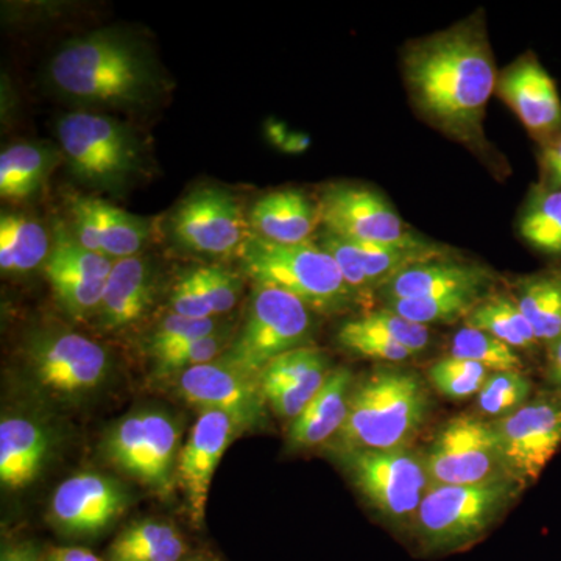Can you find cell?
Wrapping results in <instances>:
<instances>
[{
	"label": "cell",
	"mask_w": 561,
	"mask_h": 561,
	"mask_svg": "<svg viewBox=\"0 0 561 561\" xmlns=\"http://www.w3.org/2000/svg\"><path fill=\"white\" fill-rule=\"evenodd\" d=\"M404 76L424 119L461 144L483 146V117L497 77L481 22L413 44L404 55Z\"/></svg>",
	"instance_id": "cell-1"
},
{
	"label": "cell",
	"mask_w": 561,
	"mask_h": 561,
	"mask_svg": "<svg viewBox=\"0 0 561 561\" xmlns=\"http://www.w3.org/2000/svg\"><path fill=\"white\" fill-rule=\"evenodd\" d=\"M49 77L66 98L114 108L146 105L158 84L142 47L110 31L69 41L51 58Z\"/></svg>",
	"instance_id": "cell-2"
},
{
	"label": "cell",
	"mask_w": 561,
	"mask_h": 561,
	"mask_svg": "<svg viewBox=\"0 0 561 561\" xmlns=\"http://www.w3.org/2000/svg\"><path fill=\"white\" fill-rule=\"evenodd\" d=\"M430 409V391L416 373L389 364L376 367L354 382L335 449L408 448Z\"/></svg>",
	"instance_id": "cell-3"
},
{
	"label": "cell",
	"mask_w": 561,
	"mask_h": 561,
	"mask_svg": "<svg viewBox=\"0 0 561 561\" xmlns=\"http://www.w3.org/2000/svg\"><path fill=\"white\" fill-rule=\"evenodd\" d=\"M524 485L515 479L479 485L431 486L411 534L424 556H448L471 548L512 507Z\"/></svg>",
	"instance_id": "cell-4"
},
{
	"label": "cell",
	"mask_w": 561,
	"mask_h": 561,
	"mask_svg": "<svg viewBox=\"0 0 561 561\" xmlns=\"http://www.w3.org/2000/svg\"><path fill=\"white\" fill-rule=\"evenodd\" d=\"M238 256L243 273L256 286L289 291L313 312L342 313L362 302L337 262L316 243L283 245L249 234Z\"/></svg>",
	"instance_id": "cell-5"
},
{
	"label": "cell",
	"mask_w": 561,
	"mask_h": 561,
	"mask_svg": "<svg viewBox=\"0 0 561 561\" xmlns=\"http://www.w3.org/2000/svg\"><path fill=\"white\" fill-rule=\"evenodd\" d=\"M334 456L383 523L393 529L412 530L431 489L424 456L409 448L335 449Z\"/></svg>",
	"instance_id": "cell-6"
},
{
	"label": "cell",
	"mask_w": 561,
	"mask_h": 561,
	"mask_svg": "<svg viewBox=\"0 0 561 561\" xmlns=\"http://www.w3.org/2000/svg\"><path fill=\"white\" fill-rule=\"evenodd\" d=\"M179 421L161 409H139L110 427L102 442L103 457L140 485L171 496L180 456Z\"/></svg>",
	"instance_id": "cell-7"
},
{
	"label": "cell",
	"mask_w": 561,
	"mask_h": 561,
	"mask_svg": "<svg viewBox=\"0 0 561 561\" xmlns=\"http://www.w3.org/2000/svg\"><path fill=\"white\" fill-rule=\"evenodd\" d=\"M311 312L289 291L271 286L254 287L242 331L220 359L260 379L261 373L276 357L309 346Z\"/></svg>",
	"instance_id": "cell-8"
},
{
	"label": "cell",
	"mask_w": 561,
	"mask_h": 561,
	"mask_svg": "<svg viewBox=\"0 0 561 561\" xmlns=\"http://www.w3.org/2000/svg\"><path fill=\"white\" fill-rule=\"evenodd\" d=\"M58 138L70 171L88 186L119 190L139 169L138 139L127 125L105 114H65Z\"/></svg>",
	"instance_id": "cell-9"
},
{
	"label": "cell",
	"mask_w": 561,
	"mask_h": 561,
	"mask_svg": "<svg viewBox=\"0 0 561 561\" xmlns=\"http://www.w3.org/2000/svg\"><path fill=\"white\" fill-rule=\"evenodd\" d=\"M33 382L54 400H83L105 386L111 373L108 351L101 343L68 330H43L25 343Z\"/></svg>",
	"instance_id": "cell-10"
},
{
	"label": "cell",
	"mask_w": 561,
	"mask_h": 561,
	"mask_svg": "<svg viewBox=\"0 0 561 561\" xmlns=\"http://www.w3.org/2000/svg\"><path fill=\"white\" fill-rule=\"evenodd\" d=\"M423 456L431 486L513 479L502 459L493 424L471 413H461L443 424Z\"/></svg>",
	"instance_id": "cell-11"
},
{
	"label": "cell",
	"mask_w": 561,
	"mask_h": 561,
	"mask_svg": "<svg viewBox=\"0 0 561 561\" xmlns=\"http://www.w3.org/2000/svg\"><path fill=\"white\" fill-rule=\"evenodd\" d=\"M491 424L512 478L529 485L560 449L561 394L530 400Z\"/></svg>",
	"instance_id": "cell-12"
},
{
	"label": "cell",
	"mask_w": 561,
	"mask_h": 561,
	"mask_svg": "<svg viewBox=\"0 0 561 561\" xmlns=\"http://www.w3.org/2000/svg\"><path fill=\"white\" fill-rule=\"evenodd\" d=\"M319 219L324 230L351 242L415 241L400 214L378 192L357 184H334L321 194Z\"/></svg>",
	"instance_id": "cell-13"
},
{
	"label": "cell",
	"mask_w": 561,
	"mask_h": 561,
	"mask_svg": "<svg viewBox=\"0 0 561 561\" xmlns=\"http://www.w3.org/2000/svg\"><path fill=\"white\" fill-rule=\"evenodd\" d=\"M171 231L183 249L214 256L238 254L249 238L241 205L220 187L191 192L173 213Z\"/></svg>",
	"instance_id": "cell-14"
},
{
	"label": "cell",
	"mask_w": 561,
	"mask_h": 561,
	"mask_svg": "<svg viewBox=\"0 0 561 561\" xmlns=\"http://www.w3.org/2000/svg\"><path fill=\"white\" fill-rule=\"evenodd\" d=\"M176 391L201 411L227 413L241 431L253 430L265 420L267 401L260 379L251 378L220 357L176 376Z\"/></svg>",
	"instance_id": "cell-15"
},
{
	"label": "cell",
	"mask_w": 561,
	"mask_h": 561,
	"mask_svg": "<svg viewBox=\"0 0 561 561\" xmlns=\"http://www.w3.org/2000/svg\"><path fill=\"white\" fill-rule=\"evenodd\" d=\"M128 508V493L119 482L98 472L66 479L50 501V519L70 538H94L108 530Z\"/></svg>",
	"instance_id": "cell-16"
},
{
	"label": "cell",
	"mask_w": 561,
	"mask_h": 561,
	"mask_svg": "<svg viewBox=\"0 0 561 561\" xmlns=\"http://www.w3.org/2000/svg\"><path fill=\"white\" fill-rule=\"evenodd\" d=\"M238 432L241 430L227 413L202 411L181 446L176 485L183 491L190 522L197 529L205 523L214 472Z\"/></svg>",
	"instance_id": "cell-17"
},
{
	"label": "cell",
	"mask_w": 561,
	"mask_h": 561,
	"mask_svg": "<svg viewBox=\"0 0 561 561\" xmlns=\"http://www.w3.org/2000/svg\"><path fill=\"white\" fill-rule=\"evenodd\" d=\"M493 273L474 262L437 256L415 262L397 273L381 289L383 300H413V298L471 295L489 297Z\"/></svg>",
	"instance_id": "cell-18"
},
{
	"label": "cell",
	"mask_w": 561,
	"mask_h": 561,
	"mask_svg": "<svg viewBox=\"0 0 561 561\" xmlns=\"http://www.w3.org/2000/svg\"><path fill=\"white\" fill-rule=\"evenodd\" d=\"M331 371L323 350L302 346L264 368L260 376L262 393L276 415L294 421L319 393Z\"/></svg>",
	"instance_id": "cell-19"
},
{
	"label": "cell",
	"mask_w": 561,
	"mask_h": 561,
	"mask_svg": "<svg viewBox=\"0 0 561 561\" xmlns=\"http://www.w3.org/2000/svg\"><path fill=\"white\" fill-rule=\"evenodd\" d=\"M496 91L531 135L546 138L560 130L559 91L534 55L508 66L497 79Z\"/></svg>",
	"instance_id": "cell-20"
},
{
	"label": "cell",
	"mask_w": 561,
	"mask_h": 561,
	"mask_svg": "<svg viewBox=\"0 0 561 561\" xmlns=\"http://www.w3.org/2000/svg\"><path fill=\"white\" fill-rule=\"evenodd\" d=\"M51 451L49 431L22 415L0 421V482L3 489L32 485L46 467Z\"/></svg>",
	"instance_id": "cell-21"
},
{
	"label": "cell",
	"mask_w": 561,
	"mask_h": 561,
	"mask_svg": "<svg viewBox=\"0 0 561 561\" xmlns=\"http://www.w3.org/2000/svg\"><path fill=\"white\" fill-rule=\"evenodd\" d=\"M154 297V272L146 257L131 256L114 262L105 291H103L99 319L105 330L117 331L138 323Z\"/></svg>",
	"instance_id": "cell-22"
},
{
	"label": "cell",
	"mask_w": 561,
	"mask_h": 561,
	"mask_svg": "<svg viewBox=\"0 0 561 561\" xmlns=\"http://www.w3.org/2000/svg\"><path fill=\"white\" fill-rule=\"evenodd\" d=\"M354 382L356 379L350 368L341 367L330 373L308 408L290 421L287 443L294 451L317 448L337 437L348 416Z\"/></svg>",
	"instance_id": "cell-23"
},
{
	"label": "cell",
	"mask_w": 561,
	"mask_h": 561,
	"mask_svg": "<svg viewBox=\"0 0 561 561\" xmlns=\"http://www.w3.org/2000/svg\"><path fill=\"white\" fill-rule=\"evenodd\" d=\"M319 221V206L313 205L308 195L295 190L264 195L250 213L254 234L283 245L311 242Z\"/></svg>",
	"instance_id": "cell-24"
},
{
	"label": "cell",
	"mask_w": 561,
	"mask_h": 561,
	"mask_svg": "<svg viewBox=\"0 0 561 561\" xmlns=\"http://www.w3.org/2000/svg\"><path fill=\"white\" fill-rule=\"evenodd\" d=\"M192 548L183 534L171 522L140 519L125 527L111 541L105 561H181Z\"/></svg>",
	"instance_id": "cell-25"
},
{
	"label": "cell",
	"mask_w": 561,
	"mask_h": 561,
	"mask_svg": "<svg viewBox=\"0 0 561 561\" xmlns=\"http://www.w3.org/2000/svg\"><path fill=\"white\" fill-rule=\"evenodd\" d=\"M50 239L39 221L21 214L0 217V268L9 275H24L46 264Z\"/></svg>",
	"instance_id": "cell-26"
},
{
	"label": "cell",
	"mask_w": 561,
	"mask_h": 561,
	"mask_svg": "<svg viewBox=\"0 0 561 561\" xmlns=\"http://www.w3.org/2000/svg\"><path fill=\"white\" fill-rule=\"evenodd\" d=\"M465 327L489 332L515 350L534 351L541 343L511 295L497 294L483 298L468 313Z\"/></svg>",
	"instance_id": "cell-27"
},
{
	"label": "cell",
	"mask_w": 561,
	"mask_h": 561,
	"mask_svg": "<svg viewBox=\"0 0 561 561\" xmlns=\"http://www.w3.org/2000/svg\"><path fill=\"white\" fill-rule=\"evenodd\" d=\"M84 202L95 221L102 253L114 261L138 256L149 242V224L99 198L84 197Z\"/></svg>",
	"instance_id": "cell-28"
},
{
	"label": "cell",
	"mask_w": 561,
	"mask_h": 561,
	"mask_svg": "<svg viewBox=\"0 0 561 561\" xmlns=\"http://www.w3.org/2000/svg\"><path fill=\"white\" fill-rule=\"evenodd\" d=\"M516 302L538 341L551 343L561 339V275L541 273L516 284Z\"/></svg>",
	"instance_id": "cell-29"
},
{
	"label": "cell",
	"mask_w": 561,
	"mask_h": 561,
	"mask_svg": "<svg viewBox=\"0 0 561 561\" xmlns=\"http://www.w3.org/2000/svg\"><path fill=\"white\" fill-rule=\"evenodd\" d=\"M54 151L36 144H16L0 154V195L21 202L39 191L54 165Z\"/></svg>",
	"instance_id": "cell-30"
},
{
	"label": "cell",
	"mask_w": 561,
	"mask_h": 561,
	"mask_svg": "<svg viewBox=\"0 0 561 561\" xmlns=\"http://www.w3.org/2000/svg\"><path fill=\"white\" fill-rule=\"evenodd\" d=\"M519 234L531 249L561 256V190L537 192L519 219Z\"/></svg>",
	"instance_id": "cell-31"
},
{
	"label": "cell",
	"mask_w": 561,
	"mask_h": 561,
	"mask_svg": "<svg viewBox=\"0 0 561 561\" xmlns=\"http://www.w3.org/2000/svg\"><path fill=\"white\" fill-rule=\"evenodd\" d=\"M44 273L49 279L55 298L69 316L87 319L99 312L106 280L80 275L50 261L44 264Z\"/></svg>",
	"instance_id": "cell-32"
},
{
	"label": "cell",
	"mask_w": 561,
	"mask_h": 561,
	"mask_svg": "<svg viewBox=\"0 0 561 561\" xmlns=\"http://www.w3.org/2000/svg\"><path fill=\"white\" fill-rule=\"evenodd\" d=\"M451 356L474 362L490 373L523 371L518 351L474 328L463 327L454 334Z\"/></svg>",
	"instance_id": "cell-33"
},
{
	"label": "cell",
	"mask_w": 561,
	"mask_h": 561,
	"mask_svg": "<svg viewBox=\"0 0 561 561\" xmlns=\"http://www.w3.org/2000/svg\"><path fill=\"white\" fill-rule=\"evenodd\" d=\"M483 298L471 295H445V297L413 298V300H387L386 308L400 313L413 323L449 324L457 320L467 319L468 313L478 306Z\"/></svg>",
	"instance_id": "cell-34"
},
{
	"label": "cell",
	"mask_w": 561,
	"mask_h": 561,
	"mask_svg": "<svg viewBox=\"0 0 561 561\" xmlns=\"http://www.w3.org/2000/svg\"><path fill=\"white\" fill-rule=\"evenodd\" d=\"M490 371L474 362L448 356L430 368V382L442 397L449 400H468L478 397L485 386Z\"/></svg>",
	"instance_id": "cell-35"
},
{
	"label": "cell",
	"mask_w": 561,
	"mask_h": 561,
	"mask_svg": "<svg viewBox=\"0 0 561 561\" xmlns=\"http://www.w3.org/2000/svg\"><path fill=\"white\" fill-rule=\"evenodd\" d=\"M531 382L523 371L491 373L478 393L479 411L501 419L530 401Z\"/></svg>",
	"instance_id": "cell-36"
},
{
	"label": "cell",
	"mask_w": 561,
	"mask_h": 561,
	"mask_svg": "<svg viewBox=\"0 0 561 561\" xmlns=\"http://www.w3.org/2000/svg\"><path fill=\"white\" fill-rule=\"evenodd\" d=\"M221 328L224 327L219 321L214 319L195 320L171 313L161 320L157 330L151 332L147 348L151 359H160L165 354L184 348L190 343L214 334Z\"/></svg>",
	"instance_id": "cell-37"
},
{
	"label": "cell",
	"mask_w": 561,
	"mask_h": 561,
	"mask_svg": "<svg viewBox=\"0 0 561 561\" xmlns=\"http://www.w3.org/2000/svg\"><path fill=\"white\" fill-rule=\"evenodd\" d=\"M230 330L221 328L214 334L198 339L179 351L165 354L160 359H154L153 371L158 378H168V376H180L181 373L190 370L198 365L209 364L219 359V356L230 348Z\"/></svg>",
	"instance_id": "cell-38"
},
{
	"label": "cell",
	"mask_w": 561,
	"mask_h": 561,
	"mask_svg": "<svg viewBox=\"0 0 561 561\" xmlns=\"http://www.w3.org/2000/svg\"><path fill=\"white\" fill-rule=\"evenodd\" d=\"M364 330L383 335L389 341L398 343L402 348L409 351L412 356L423 353L430 346V328L423 324L413 323L404 319L400 313L382 308L378 311H368L364 316L354 319Z\"/></svg>",
	"instance_id": "cell-39"
},
{
	"label": "cell",
	"mask_w": 561,
	"mask_h": 561,
	"mask_svg": "<svg viewBox=\"0 0 561 561\" xmlns=\"http://www.w3.org/2000/svg\"><path fill=\"white\" fill-rule=\"evenodd\" d=\"M337 342L342 348L351 351L365 359L397 365L412 359V354L398 343L389 341L383 335L376 334L359 327L354 320L346 321L337 332Z\"/></svg>",
	"instance_id": "cell-40"
},
{
	"label": "cell",
	"mask_w": 561,
	"mask_h": 561,
	"mask_svg": "<svg viewBox=\"0 0 561 561\" xmlns=\"http://www.w3.org/2000/svg\"><path fill=\"white\" fill-rule=\"evenodd\" d=\"M192 272L201 284L214 317L225 316L236 308L242 294V278L238 273L219 264L202 265Z\"/></svg>",
	"instance_id": "cell-41"
},
{
	"label": "cell",
	"mask_w": 561,
	"mask_h": 561,
	"mask_svg": "<svg viewBox=\"0 0 561 561\" xmlns=\"http://www.w3.org/2000/svg\"><path fill=\"white\" fill-rule=\"evenodd\" d=\"M319 245L328 254H331L332 260L337 262L343 278H345L351 290L360 298L362 302H367L375 290H373L370 280H368L364 268H362L359 256H357L356 247L353 245V242L331 234V232H324Z\"/></svg>",
	"instance_id": "cell-42"
},
{
	"label": "cell",
	"mask_w": 561,
	"mask_h": 561,
	"mask_svg": "<svg viewBox=\"0 0 561 561\" xmlns=\"http://www.w3.org/2000/svg\"><path fill=\"white\" fill-rule=\"evenodd\" d=\"M171 308L173 313L187 317V319H216L208 300H206L205 294H203L201 284H198L192 271L184 273V275L176 280L175 286H173Z\"/></svg>",
	"instance_id": "cell-43"
},
{
	"label": "cell",
	"mask_w": 561,
	"mask_h": 561,
	"mask_svg": "<svg viewBox=\"0 0 561 561\" xmlns=\"http://www.w3.org/2000/svg\"><path fill=\"white\" fill-rule=\"evenodd\" d=\"M46 549L32 538L3 540L0 561H44Z\"/></svg>",
	"instance_id": "cell-44"
},
{
	"label": "cell",
	"mask_w": 561,
	"mask_h": 561,
	"mask_svg": "<svg viewBox=\"0 0 561 561\" xmlns=\"http://www.w3.org/2000/svg\"><path fill=\"white\" fill-rule=\"evenodd\" d=\"M542 171L548 179V187L561 175V136L552 140L542 151Z\"/></svg>",
	"instance_id": "cell-45"
},
{
	"label": "cell",
	"mask_w": 561,
	"mask_h": 561,
	"mask_svg": "<svg viewBox=\"0 0 561 561\" xmlns=\"http://www.w3.org/2000/svg\"><path fill=\"white\" fill-rule=\"evenodd\" d=\"M44 561H105L98 553L87 548H50L47 549Z\"/></svg>",
	"instance_id": "cell-46"
},
{
	"label": "cell",
	"mask_w": 561,
	"mask_h": 561,
	"mask_svg": "<svg viewBox=\"0 0 561 561\" xmlns=\"http://www.w3.org/2000/svg\"><path fill=\"white\" fill-rule=\"evenodd\" d=\"M549 346V379L561 389V339Z\"/></svg>",
	"instance_id": "cell-47"
},
{
	"label": "cell",
	"mask_w": 561,
	"mask_h": 561,
	"mask_svg": "<svg viewBox=\"0 0 561 561\" xmlns=\"http://www.w3.org/2000/svg\"><path fill=\"white\" fill-rule=\"evenodd\" d=\"M181 561H224L220 559L217 553L206 551V549H202V551H192L190 556L184 557Z\"/></svg>",
	"instance_id": "cell-48"
},
{
	"label": "cell",
	"mask_w": 561,
	"mask_h": 561,
	"mask_svg": "<svg viewBox=\"0 0 561 561\" xmlns=\"http://www.w3.org/2000/svg\"><path fill=\"white\" fill-rule=\"evenodd\" d=\"M548 190H561V175L559 176V179L553 181L552 186L548 187Z\"/></svg>",
	"instance_id": "cell-49"
}]
</instances>
